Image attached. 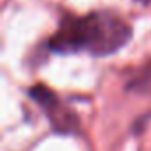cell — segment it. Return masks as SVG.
Masks as SVG:
<instances>
[{
  "mask_svg": "<svg viewBox=\"0 0 151 151\" xmlns=\"http://www.w3.org/2000/svg\"><path fill=\"white\" fill-rule=\"evenodd\" d=\"M130 36V27L117 14L100 11L87 16L62 18L57 32L48 41V48L57 53H77L86 50L93 55L105 57L121 50Z\"/></svg>",
  "mask_w": 151,
  "mask_h": 151,
  "instance_id": "cell-1",
  "label": "cell"
},
{
  "mask_svg": "<svg viewBox=\"0 0 151 151\" xmlns=\"http://www.w3.org/2000/svg\"><path fill=\"white\" fill-rule=\"evenodd\" d=\"M30 98L46 112L48 121L52 123V128L59 133H75L80 128V121L75 116L73 110H69L53 91H50L46 86H36L29 91Z\"/></svg>",
  "mask_w": 151,
  "mask_h": 151,
  "instance_id": "cell-2",
  "label": "cell"
},
{
  "mask_svg": "<svg viewBox=\"0 0 151 151\" xmlns=\"http://www.w3.org/2000/svg\"><path fill=\"white\" fill-rule=\"evenodd\" d=\"M137 4H142V6H149L151 4V0H135Z\"/></svg>",
  "mask_w": 151,
  "mask_h": 151,
  "instance_id": "cell-3",
  "label": "cell"
}]
</instances>
